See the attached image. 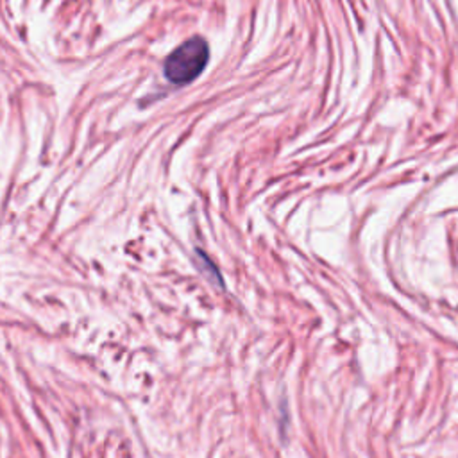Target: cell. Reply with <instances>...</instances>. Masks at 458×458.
<instances>
[{
    "label": "cell",
    "mask_w": 458,
    "mask_h": 458,
    "mask_svg": "<svg viewBox=\"0 0 458 458\" xmlns=\"http://www.w3.org/2000/svg\"><path fill=\"white\" fill-rule=\"evenodd\" d=\"M209 59V47L204 38L193 36L179 45L165 61V75L172 84L184 86L197 79Z\"/></svg>",
    "instance_id": "obj_1"
}]
</instances>
